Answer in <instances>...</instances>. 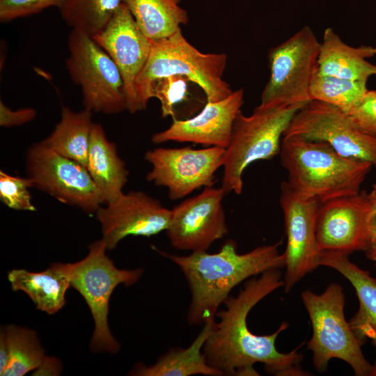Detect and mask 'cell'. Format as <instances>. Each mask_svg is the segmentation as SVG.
<instances>
[{"mask_svg": "<svg viewBox=\"0 0 376 376\" xmlns=\"http://www.w3.org/2000/svg\"><path fill=\"white\" fill-rule=\"evenodd\" d=\"M9 350L6 338L4 327L1 328L0 334V375L7 368L9 363Z\"/></svg>", "mask_w": 376, "mask_h": 376, "instance_id": "obj_36", "label": "cell"}, {"mask_svg": "<svg viewBox=\"0 0 376 376\" xmlns=\"http://www.w3.org/2000/svg\"><path fill=\"white\" fill-rule=\"evenodd\" d=\"M281 245L279 241L238 253L236 243L230 240L214 253L201 251L179 256L159 252L184 274L191 297L187 320L189 324L201 325L214 320L219 306L236 285L266 271L285 267Z\"/></svg>", "mask_w": 376, "mask_h": 376, "instance_id": "obj_2", "label": "cell"}, {"mask_svg": "<svg viewBox=\"0 0 376 376\" xmlns=\"http://www.w3.org/2000/svg\"><path fill=\"white\" fill-rule=\"evenodd\" d=\"M369 376H376V360L373 365H372L371 370Z\"/></svg>", "mask_w": 376, "mask_h": 376, "instance_id": "obj_37", "label": "cell"}, {"mask_svg": "<svg viewBox=\"0 0 376 376\" xmlns=\"http://www.w3.org/2000/svg\"><path fill=\"white\" fill-rule=\"evenodd\" d=\"M280 204L287 236L283 253L285 274L284 290L288 292L308 273L319 267L321 253L315 235V217L320 203L281 182Z\"/></svg>", "mask_w": 376, "mask_h": 376, "instance_id": "obj_13", "label": "cell"}, {"mask_svg": "<svg viewBox=\"0 0 376 376\" xmlns=\"http://www.w3.org/2000/svg\"><path fill=\"white\" fill-rule=\"evenodd\" d=\"M30 188H33V184L29 178L0 171V200L8 207L15 210L36 211Z\"/></svg>", "mask_w": 376, "mask_h": 376, "instance_id": "obj_30", "label": "cell"}, {"mask_svg": "<svg viewBox=\"0 0 376 376\" xmlns=\"http://www.w3.org/2000/svg\"><path fill=\"white\" fill-rule=\"evenodd\" d=\"M65 66L81 88L85 109L114 114L126 110L124 83L110 56L89 35L72 29L68 37Z\"/></svg>", "mask_w": 376, "mask_h": 376, "instance_id": "obj_8", "label": "cell"}, {"mask_svg": "<svg viewBox=\"0 0 376 376\" xmlns=\"http://www.w3.org/2000/svg\"><path fill=\"white\" fill-rule=\"evenodd\" d=\"M3 327L10 360L1 376H22L36 370L45 356L36 331L13 324Z\"/></svg>", "mask_w": 376, "mask_h": 376, "instance_id": "obj_27", "label": "cell"}, {"mask_svg": "<svg viewBox=\"0 0 376 376\" xmlns=\"http://www.w3.org/2000/svg\"><path fill=\"white\" fill-rule=\"evenodd\" d=\"M215 320L205 323L187 348H173L160 357L152 365L137 363L129 373L136 376H221L223 373L210 366L203 352Z\"/></svg>", "mask_w": 376, "mask_h": 376, "instance_id": "obj_23", "label": "cell"}, {"mask_svg": "<svg viewBox=\"0 0 376 376\" xmlns=\"http://www.w3.org/2000/svg\"><path fill=\"white\" fill-rule=\"evenodd\" d=\"M226 63L224 53L198 51L185 39L181 29L168 37L150 40L148 58L135 81L140 111L151 99L152 84L168 76H183L194 82L205 92L207 102L227 97L233 91L223 79Z\"/></svg>", "mask_w": 376, "mask_h": 376, "instance_id": "obj_4", "label": "cell"}, {"mask_svg": "<svg viewBox=\"0 0 376 376\" xmlns=\"http://www.w3.org/2000/svg\"><path fill=\"white\" fill-rule=\"evenodd\" d=\"M366 84L317 72L310 86V98L334 105L348 114L368 91Z\"/></svg>", "mask_w": 376, "mask_h": 376, "instance_id": "obj_28", "label": "cell"}, {"mask_svg": "<svg viewBox=\"0 0 376 376\" xmlns=\"http://www.w3.org/2000/svg\"><path fill=\"white\" fill-rule=\"evenodd\" d=\"M366 192L320 203L315 217V235L320 251L351 253L362 251Z\"/></svg>", "mask_w": 376, "mask_h": 376, "instance_id": "obj_18", "label": "cell"}, {"mask_svg": "<svg viewBox=\"0 0 376 376\" xmlns=\"http://www.w3.org/2000/svg\"><path fill=\"white\" fill-rule=\"evenodd\" d=\"M374 55V47L350 46L332 28H327L320 42L318 72L367 82L370 77L376 75V65L367 60Z\"/></svg>", "mask_w": 376, "mask_h": 376, "instance_id": "obj_20", "label": "cell"}, {"mask_svg": "<svg viewBox=\"0 0 376 376\" xmlns=\"http://www.w3.org/2000/svg\"><path fill=\"white\" fill-rule=\"evenodd\" d=\"M283 136L328 143L339 155L376 168V138L359 131L347 113L330 104L310 100L293 116Z\"/></svg>", "mask_w": 376, "mask_h": 376, "instance_id": "obj_11", "label": "cell"}, {"mask_svg": "<svg viewBox=\"0 0 376 376\" xmlns=\"http://www.w3.org/2000/svg\"><path fill=\"white\" fill-rule=\"evenodd\" d=\"M280 155L289 186L319 203L358 194L373 167L339 155L327 143L296 136H283Z\"/></svg>", "mask_w": 376, "mask_h": 376, "instance_id": "obj_3", "label": "cell"}, {"mask_svg": "<svg viewBox=\"0 0 376 376\" xmlns=\"http://www.w3.org/2000/svg\"><path fill=\"white\" fill-rule=\"evenodd\" d=\"M362 251L376 266V184L366 193V208Z\"/></svg>", "mask_w": 376, "mask_h": 376, "instance_id": "obj_33", "label": "cell"}, {"mask_svg": "<svg viewBox=\"0 0 376 376\" xmlns=\"http://www.w3.org/2000/svg\"><path fill=\"white\" fill-rule=\"evenodd\" d=\"M104 240L88 246V254L73 263H64L71 287L77 290L88 304L94 321L90 347L93 352L115 354L120 348L108 323L111 295L120 284L130 286L141 277L142 268L123 269L116 267L107 256Z\"/></svg>", "mask_w": 376, "mask_h": 376, "instance_id": "obj_7", "label": "cell"}, {"mask_svg": "<svg viewBox=\"0 0 376 376\" xmlns=\"http://www.w3.org/2000/svg\"><path fill=\"white\" fill-rule=\"evenodd\" d=\"M61 372V363L58 359L45 356L33 375H58Z\"/></svg>", "mask_w": 376, "mask_h": 376, "instance_id": "obj_35", "label": "cell"}, {"mask_svg": "<svg viewBox=\"0 0 376 376\" xmlns=\"http://www.w3.org/2000/svg\"><path fill=\"white\" fill-rule=\"evenodd\" d=\"M65 0H0V21L13 19L38 14L41 11L62 6Z\"/></svg>", "mask_w": 376, "mask_h": 376, "instance_id": "obj_31", "label": "cell"}, {"mask_svg": "<svg viewBox=\"0 0 376 376\" xmlns=\"http://www.w3.org/2000/svg\"><path fill=\"white\" fill-rule=\"evenodd\" d=\"M320 47L313 30L304 26L271 48L268 54L270 75L260 105L288 106L309 102L310 86L318 70Z\"/></svg>", "mask_w": 376, "mask_h": 376, "instance_id": "obj_9", "label": "cell"}, {"mask_svg": "<svg viewBox=\"0 0 376 376\" xmlns=\"http://www.w3.org/2000/svg\"><path fill=\"white\" fill-rule=\"evenodd\" d=\"M304 104L258 105L249 116L241 110L238 112L224 156L221 187L226 193L240 194L246 167L258 160L270 159L280 152L281 138Z\"/></svg>", "mask_w": 376, "mask_h": 376, "instance_id": "obj_5", "label": "cell"}, {"mask_svg": "<svg viewBox=\"0 0 376 376\" xmlns=\"http://www.w3.org/2000/svg\"><path fill=\"white\" fill-rule=\"evenodd\" d=\"M92 38L110 56L121 74L126 110L131 113L140 111L135 81L148 58L150 40L140 29L124 3L104 29Z\"/></svg>", "mask_w": 376, "mask_h": 376, "instance_id": "obj_16", "label": "cell"}, {"mask_svg": "<svg viewBox=\"0 0 376 376\" xmlns=\"http://www.w3.org/2000/svg\"><path fill=\"white\" fill-rule=\"evenodd\" d=\"M27 177L38 189L58 201L76 207L87 214H95L103 196L86 168L63 156L42 141L33 144L26 155Z\"/></svg>", "mask_w": 376, "mask_h": 376, "instance_id": "obj_10", "label": "cell"}, {"mask_svg": "<svg viewBox=\"0 0 376 376\" xmlns=\"http://www.w3.org/2000/svg\"><path fill=\"white\" fill-rule=\"evenodd\" d=\"M349 256L343 251H321L319 266L334 269L352 285L359 306L349 324L361 345L369 339L376 350V279L350 261Z\"/></svg>", "mask_w": 376, "mask_h": 376, "instance_id": "obj_19", "label": "cell"}, {"mask_svg": "<svg viewBox=\"0 0 376 376\" xmlns=\"http://www.w3.org/2000/svg\"><path fill=\"white\" fill-rule=\"evenodd\" d=\"M86 168L101 192L104 204L114 201L123 192L128 170L118 155L116 144L107 139L99 123H94L92 129Z\"/></svg>", "mask_w": 376, "mask_h": 376, "instance_id": "obj_21", "label": "cell"}, {"mask_svg": "<svg viewBox=\"0 0 376 376\" xmlns=\"http://www.w3.org/2000/svg\"><path fill=\"white\" fill-rule=\"evenodd\" d=\"M226 192L221 187H206L171 210L166 234L171 244L179 250L207 251L228 233L223 207Z\"/></svg>", "mask_w": 376, "mask_h": 376, "instance_id": "obj_14", "label": "cell"}, {"mask_svg": "<svg viewBox=\"0 0 376 376\" xmlns=\"http://www.w3.org/2000/svg\"><path fill=\"white\" fill-rule=\"evenodd\" d=\"M108 250L129 235L150 237L166 230L171 210L141 191L123 192L95 213Z\"/></svg>", "mask_w": 376, "mask_h": 376, "instance_id": "obj_15", "label": "cell"}, {"mask_svg": "<svg viewBox=\"0 0 376 376\" xmlns=\"http://www.w3.org/2000/svg\"><path fill=\"white\" fill-rule=\"evenodd\" d=\"M181 0H123L137 25L150 40L168 37L189 21Z\"/></svg>", "mask_w": 376, "mask_h": 376, "instance_id": "obj_25", "label": "cell"}, {"mask_svg": "<svg viewBox=\"0 0 376 376\" xmlns=\"http://www.w3.org/2000/svg\"><path fill=\"white\" fill-rule=\"evenodd\" d=\"M347 115L359 131L376 138V91L368 90Z\"/></svg>", "mask_w": 376, "mask_h": 376, "instance_id": "obj_32", "label": "cell"}, {"mask_svg": "<svg viewBox=\"0 0 376 376\" xmlns=\"http://www.w3.org/2000/svg\"><path fill=\"white\" fill-rule=\"evenodd\" d=\"M183 76H168L156 80L150 88V97L159 100L161 104L162 116L176 118L175 108L187 99V81Z\"/></svg>", "mask_w": 376, "mask_h": 376, "instance_id": "obj_29", "label": "cell"}, {"mask_svg": "<svg viewBox=\"0 0 376 376\" xmlns=\"http://www.w3.org/2000/svg\"><path fill=\"white\" fill-rule=\"evenodd\" d=\"M282 286L281 272L271 269L249 279L237 296L228 297L224 303L226 308L217 312L219 321H214L203 347L210 366L224 375H259L253 368L256 363H263L265 370L276 376L310 375L301 366L299 347L288 353L276 347V340L288 328L287 322L274 333L263 336L252 333L247 326V315L253 307Z\"/></svg>", "mask_w": 376, "mask_h": 376, "instance_id": "obj_1", "label": "cell"}, {"mask_svg": "<svg viewBox=\"0 0 376 376\" xmlns=\"http://www.w3.org/2000/svg\"><path fill=\"white\" fill-rule=\"evenodd\" d=\"M93 125L91 111L84 109L75 112L63 106L60 121L42 142L86 167Z\"/></svg>", "mask_w": 376, "mask_h": 376, "instance_id": "obj_24", "label": "cell"}, {"mask_svg": "<svg viewBox=\"0 0 376 376\" xmlns=\"http://www.w3.org/2000/svg\"><path fill=\"white\" fill-rule=\"evenodd\" d=\"M225 152L226 148L216 146L148 150L144 158L152 169L146 180L166 187L171 200L182 198L202 187L213 185L216 171L224 165Z\"/></svg>", "mask_w": 376, "mask_h": 376, "instance_id": "obj_12", "label": "cell"}, {"mask_svg": "<svg viewBox=\"0 0 376 376\" xmlns=\"http://www.w3.org/2000/svg\"><path fill=\"white\" fill-rule=\"evenodd\" d=\"M123 3V0H65L59 10L72 29L93 37L104 29Z\"/></svg>", "mask_w": 376, "mask_h": 376, "instance_id": "obj_26", "label": "cell"}, {"mask_svg": "<svg viewBox=\"0 0 376 376\" xmlns=\"http://www.w3.org/2000/svg\"><path fill=\"white\" fill-rule=\"evenodd\" d=\"M375 48V54L376 55V47Z\"/></svg>", "mask_w": 376, "mask_h": 376, "instance_id": "obj_38", "label": "cell"}, {"mask_svg": "<svg viewBox=\"0 0 376 376\" xmlns=\"http://www.w3.org/2000/svg\"><path fill=\"white\" fill-rule=\"evenodd\" d=\"M301 297L312 326L307 347L313 352L315 369L324 373L331 359H338L348 363L356 375L369 376L372 365L345 318L343 288L332 283L321 294L305 290Z\"/></svg>", "mask_w": 376, "mask_h": 376, "instance_id": "obj_6", "label": "cell"}, {"mask_svg": "<svg viewBox=\"0 0 376 376\" xmlns=\"http://www.w3.org/2000/svg\"><path fill=\"white\" fill-rule=\"evenodd\" d=\"M36 111L32 108L13 110L1 100L0 102V125L3 127L18 126L33 120Z\"/></svg>", "mask_w": 376, "mask_h": 376, "instance_id": "obj_34", "label": "cell"}, {"mask_svg": "<svg viewBox=\"0 0 376 376\" xmlns=\"http://www.w3.org/2000/svg\"><path fill=\"white\" fill-rule=\"evenodd\" d=\"M14 291L26 293L36 308L52 315L65 304V294L71 286L64 263H55L42 272H33L15 269L8 273Z\"/></svg>", "mask_w": 376, "mask_h": 376, "instance_id": "obj_22", "label": "cell"}, {"mask_svg": "<svg viewBox=\"0 0 376 376\" xmlns=\"http://www.w3.org/2000/svg\"><path fill=\"white\" fill-rule=\"evenodd\" d=\"M243 103L244 91L240 88L221 100L207 102L202 111L191 118L173 120L169 128L153 134L151 141L156 144L173 141L226 148Z\"/></svg>", "mask_w": 376, "mask_h": 376, "instance_id": "obj_17", "label": "cell"}]
</instances>
